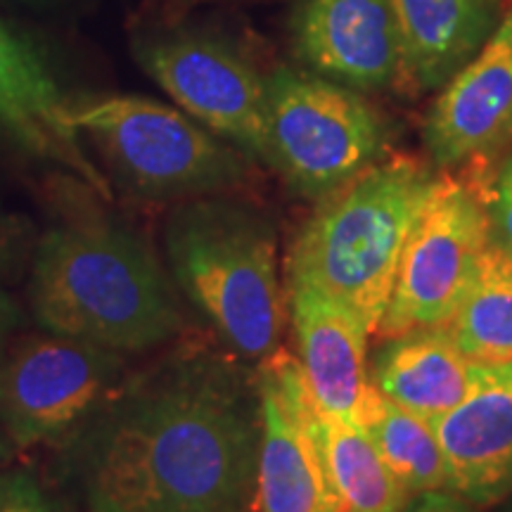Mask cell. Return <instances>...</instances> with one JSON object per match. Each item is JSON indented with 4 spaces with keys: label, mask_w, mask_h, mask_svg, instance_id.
Listing matches in <instances>:
<instances>
[{
    "label": "cell",
    "mask_w": 512,
    "mask_h": 512,
    "mask_svg": "<svg viewBox=\"0 0 512 512\" xmlns=\"http://www.w3.org/2000/svg\"><path fill=\"white\" fill-rule=\"evenodd\" d=\"M140 69L185 114L249 159H268L266 76L219 36L192 29L147 31L133 38Z\"/></svg>",
    "instance_id": "cell-9"
},
{
    "label": "cell",
    "mask_w": 512,
    "mask_h": 512,
    "mask_svg": "<svg viewBox=\"0 0 512 512\" xmlns=\"http://www.w3.org/2000/svg\"><path fill=\"white\" fill-rule=\"evenodd\" d=\"M446 328L470 361H512V259L494 242Z\"/></svg>",
    "instance_id": "cell-19"
},
{
    "label": "cell",
    "mask_w": 512,
    "mask_h": 512,
    "mask_svg": "<svg viewBox=\"0 0 512 512\" xmlns=\"http://www.w3.org/2000/svg\"><path fill=\"white\" fill-rule=\"evenodd\" d=\"M484 200L489 211L491 242L512 259V155L496 171L489 197Z\"/></svg>",
    "instance_id": "cell-23"
},
{
    "label": "cell",
    "mask_w": 512,
    "mask_h": 512,
    "mask_svg": "<svg viewBox=\"0 0 512 512\" xmlns=\"http://www.w3.org/2000/svg\"><path fill=\"white\" fill-rule=\"evenodd\" d=\"M69 102L43 57L0 22V131L31 157L57 164L110 200L112 183L69 124Z\"/></svg>",
    "instance_id": "cell-14"
},
{
    "label": "cell",
    "mask_w": 512,
    "mask_h": 512,
    "mask_svg": "<svg viewBox=\"0 0 512 512\" xmlns=\"http://www.w3.org/2000/svg\"><path fill=\"white\" fill-rule=\"evenodd\" d=\"M164 256L176 290L230 354L264 361L280 349L278 230L264 209L226 192L176 202L164 223Z\"/></svg>",
    "instance_id": "cell-3"
},
{
    "label": "cell",
    "mask_w": 512,
    "mask_h": 512,
    "mask_svg": "<svg viewBox=\"0 0 512 512\" xmlns=\"http://www.w3.org/2000/svg\"><path fill=\"white\" fill-rule=\"evenodd\" d=\"M261 437L254 503L259 512H344L313 430V399L297 358L278 349L259 361Z\"/></svg>",
    "instance_id": "cell-10"
},
{
    "label": "cell",
    "mask_w": 512,
    "mask_h": 512,
    "mask_svg": "<svg viewBox=\"0 0 512 512\" xmlns=\"http://www.w3.org/2000/svg\"><path fill=\"white\" fill-rule=\"evenodd\" d=\"M29 309L48 335L124 356L176 342L185 332L176 285L159 256L105 216L67 219L38 235Z\"/></svg>",
    "instance_id": "cell-2"
},
{
    "label": "cell",
    "mask_w": 512,
    "mask_h": 512,
    "mask_svg": "<svg viewBox=\"0 0 512 512\" xmlns=\"http://www.w3.org/2000/svg\"><path fill=\"white\" fill-rule=\"evenodd\" d=\"M0 512H72L31 470H0Z\"/></svg>",
    "instance_id": "cell-21"
},
{
    "label": "cell",
    "mask_w": 512,
    "mask_h": 512,
    "mask_svg": "<svg viewBox=\"0 0 512 512\" xmlns=\"http://www.w3.org/2000/svg\"><path fill=\"white\" fill-rule=\"evenodd\" d=\"M401 38V81L411 93L448 83L489 41L496 0H389Z\"/></svg>",
    "instance_id": "cell-16"
},
{
    "label": "cell",
    "mask_w": 512,
    "mask_h": 512,
    "mask_svg": "<svg viewBox=\"0 0 512 512\" xmlns=\"http://www.w3.org/2000/svg\"><path fill=\"white\" fill-rule=\"evenodd\" d=\"M368 375L384 399L434 420L463 401L472 361L446 325H434L384 337L368 361Z\"/></svg>",
    "instance_id": "cell-17"
},
{
    "label": "cell",
    "mask_w": 512,
    "mask_h": 512,
    "mask_svg": "<svg viewBox=\"0 0 512 512\" xmlns=\"http://www.w3.org/2000/svg\"><path fill=\"white\" fill-rule=\"evenodd\" d=\"M403 512H482V508L448 489H434L411 496Z\"/></svg>",
    "instance_id": "cell-24"
},
{
    "label": "cell",
    "mask_w": 512,
    "mask_h": 512,
    "mask_svg": "<svg viewBox=\"0 0 512 512\" xmlns=\"http://www.w3.org/2000/svg\"><path fill=\"white\" fill-rule=\"evenodd\" d=\"M268 159L287 185L323 200L382 157L387 128L354 88L292 67L266 76Z\"/></svg>",
    "instance_id": "cell-6"
},
{
    "label": "cell",
    "mask_w": 512,
    "mask_h": 512,
    "mask_svg": "<svg viewBox=\"0 0 512 512\" xmlns=\"http://www.w3.org/2000/svg\"><path fill=\"white\" fill-rule=\"evenodd\" d=\"M12 456H15V448H12L10 441L5 439V434L0 432V463H5V460H10Z\"/></svg>",
    "instance_id": "cell-26"
},
{
    "label": "cell",
    "mask_w": 512,
    "mask_h": 512,
    "mask_svg": "<svg viewBox=\"0 0 512 512\" xmlns=\"http://www.w3.org/2000/svg\"><path fill=\"white\" fill-rule=\"evenodd\" d=\"M491 245L486 200L451 176L437 178L430 200L403 247L396 280L375 335L448 325Z\"/></svg>",
    "instance_id": "cell-8"
},
{
    "label": "cell",
    "mask_w": 512,
    "mask_h": 512,
    "mask_svg": "<svg viewBox=\"0 0 512 512\" xmlns=\"http://www.w3.org/2000/svg\"><path fill=\"white\" fill-rule=\"evenodd\" d=\"M126 356L60 335H31L0 358V432L15 451L64 444L126 380Z\"/></svg>",
    "instance_id": "cell-7"
},
{
    "label": "cell",
    "mask_w": 512,
    "mask_h": 512,
    "mask_svg": "<svg viewBox=\"0 0 512 512\" xmlns=\"http://www.w3.org/2000/svg\"><path fill=\"white\" fill-rule=\"evenodd\" d=\"M290 43L309 72L358 93L401 81V38L389 0H294Z\"/></svg>",
    "instance_id": "cell-11"
},
{
    "label": "cell",
    "mask_w": 512,
    "mask_h": 512,
    "mask_svg": "<svg viewBox=\"0 0 512 512\" xmlns=\"http://www.w3.org/2000/svg\"><path fill=\"white\" fill-rule=\"evenodd\" d=\"M437 176L411 157L377 159L318 200L292 242L290 285H306L347 304L370 335L387 309L403 247Z\"/></svg>",
    "instance_id": "cell-4"
},
{
    "label": "cell",
    "mask_w": 512,
    "mask_h": 512,
    "mask_svg": "<svg viewBox=\"0 0 512 512\" xmlns=\"http://www.w3.org/2000/svg\"><path fill=\"white\" fill-rule=\"evenodd\" d=\"M299 366L320 411L361 427L370 394L366 320L328 294L290 285Z\"/></svg>",
    "instance_id": "cell-15"
},
{
    "label": "cell",
    "mask_w": 512,
    "mask_h": 512,
    "mask_svg": "<svg viewBox=\"0 0 512 512\" xmlns=\"http://www.w3.org/2000/svg\"><path fill=\"white\" fill-rule=\"evenodd\" d=\"M313 430L344 512H403L411 491L403 486L363 427L313 408Z\"/></svg>",
    "instance_id": "cell-18"
},
{
    "label": "cell",
    "mask_w": 512,
    "mask_h": 512,
    "mask_svg": "<svg viewBox=\"0 0 512 512\" xmlns=\"http://www.w3.org/2000/svg\"><path fill=\"white\" fill-rule=\"evenodd\" d=\"M22 325L24 309L10 292H5L3 287H0V358H3L5 351L10 349L12 339H15L17 330L22 328Z\"/></svg>",
    "instance_id": "cell-25"
},
{
    "label": "cell",
    "mask_w": 512,
    "mask_h": 512,
    "mask_svg": "<svg viewBox=\"0 0 512 512\" xmlns=\"http://www.w3.org/2000/svg\"><path fill=\"white\" fill-rule=\"evenodd\" d=\"M361 427L411 496L446 489L444 453L430 420L384 399L375 387H370Z\"/></svg>",
    "instance_id": "cell-20"
},
{
    "label": "cell",
    "mask_w": 512,
    "mask_h": 512,
    "mask_svg": "<svg viewBox=\"0 0 512 512\" xmlns=\"http://www.w3.org/2000/svg\"><path fill=\"white\" fill-rule=\"evenodd\" d=\"M512 136V12L470 62L441 86L427 114L425 143L439 166H458Z\"/></svg>",
    "instance_id": "cell-13"
},
{
    "label": "cell",
    "mask_w": 512,
    "mask_h": 512,
    "mask_svg": "<svg viewBox=\"0 0 512 512\" xmlns=\"http://www.w3.org/2000/svg\"><path fill=\"white\" fill-rule=\"evenodd\" d=\"M69 124L95 147L110 181L136 200L221 195L249 176L245 152L190 114L140 95L69 102Z\"/></svg>",
    "instance_id": "cell-5"
},
{
    "label": "cell",
    "mask_w": 512,
    "mask_h": 512,
    "mask_svg": "<svg viewBox=\"0 0 512 512\" xmlns=\"http://www.w3.org/2000/svg\"><path fill=\"white\" fill-rule=\"evenodd\" d=\"M444 453L446 489L479 508L512 491V361H472L456 408L430 420Z\"/></svg>",
    "instance_id": "cell-12"
},
{
    "label": "cell",
    "mask_w": 512,
    "mask_h": 512,
    "mask_svg": "<svg viewBox=\"0 0 512 512\" xmlns=\"http://www.w3.org/2000/svg\"><path fill=\"white\" fill-rule=\"evenodd\" d=\"M259 437L256 373L181 342L126 375L60 465L83 512H235L254 494Z\"/></svg>",
    "instance_id": "cell-1"
},
{
    "label": "cell",
    "mask_w": 512,
    "mask_h": 512,
    "mask_svg": "<svg viewBox=\"0 0 512 512\" xmlns=\"http://www.w3.org/2000/svg\"><path fill=\"white\" fill-rule=\"evenodd\" d=\"M496 512H512V491L496 503Z\"/></svg>",
    "instance_id": "cell-27"
},
{
    "label": "cell",
    "mask_w": 512,
    "mask_h": 512,
    "mask_svg": "<svg viewBox=\"0 0 512 512\" xmlns=\"http://www.w3.org/2000/svg\"><path fill=\"white\" fill-rule=\"evenodd\" d=\"M235 512H242V510H235Z\"/></svg>",
    "instance_id": "cell-28"
},
{
    "label": "cell",
    "mask_w": 512,
    "mask_h": 512,
    "mask_svg": "<svg viewBox=\"0 0 512 512\" xmlns=\"http://www.w3.org/2000/svg\"><path fill=\"white\" fill-rule=\"evenodd\" d=\"M38 233L31 219L0 211V283H10L27 271Z\"/></svg>",
    "instance_id": "cell-22"
}]
</instances>
